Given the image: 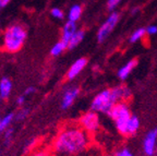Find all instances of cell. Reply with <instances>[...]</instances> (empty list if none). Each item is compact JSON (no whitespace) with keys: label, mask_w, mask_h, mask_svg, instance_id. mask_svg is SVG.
<instances>
[{"label":"cell","mask_w":157,"mask_h":156,"mask_svg":"<svg viewBox=\"0 0 157 156\" xmlns=\"http://www.w3.org/2000/svg\"><path fill=\"white\" fill-rule=\"evenodd\" d=\"M90 134L80 126H68L58 132L52 142V151L58 156L80 154L87 147Z\"/></svg>","instance_id":"obj_1"},{"label":"cell","mask_w":157,"mask_h":156,"mask_svg":"<svg viewBox=\"0 0 157 156\" xmlns=\"http://www.w3.org/2000/svg\"><path fill=\"white\" fill-rule=\"evenodd\" d=\"M27 37L26 29L20 24L9 26L3 33V48L8 53H17L21 50Z\"/></svg>","instance_id":"obj_2"},{"label":"cell","mask_w":157,"mask_h":156,"mask_svg":"<svg viewBox=\"0 0 157 156\" xmlns=\"http://www.w3.org/2000/svg\"><path fill=\"white\" fill-rule=\"evenodd\" d=\"M113 121L116 122V127L121 134H124L127 131V124L131 118V112L127 104L123 102H119L113 106L109 112L107 114Z\"/></svg>","instance_id":"obj_3"},{"label":"cell","mask_w":157,"mask_h":156,"mask_svg":"<svg viewBox=\"0 0 157 156\" xmlns=\"http://www.w3.org/2000/svg\"><path fill=\"white\" fill-rule=\"evenodd\" d=\"M115 104H117V103L113 100V95H111V90H104L94 97L91 105V109L96 112L101 111L108 114Z\"/></svg>","instance_id":"obj_4"},{"label":"cell","mask_w":157,"mask_h":156,"mask_svg":"<svg viewBox=\"0 0 157 156\" xmlns=\"http://www.w3.org/2000/svg\"><path fill=\"white\" fill-rule=\"evenodd\" d=\"M78 126L86 131L88 134L94 133L99 128V117L96 114V111L91 110V111L85 112L84 115L81 116L78 120Z\"/></svg>","instance_id":"obj_5"},{"label":"cell","mask_w":157,"mask_h":156,"mask_svg":"<svg viewBox=\"0 0 157 156\" xmlns=\"http://www.w3.org/2000/svg\"><path fill=\"white\" fill-rule=\"evenodd\" d=\"M118 21H119V13L111 12L110 15L107 18V20L101 24V26L98 29L97 41H99V43H103V41L110 35V33L113 32L115 26L117 25Z\"/></svg>","instance_id":"obj_6"},{"label":"cell","mask_w":157,"mask_h":156,"mask_svg":"<svg viewBox=\"0 0 157 156\" xmlns=\"http://www.w3.org/2000/svg\"><path fill=\"white\" fill-rule=\"evenodd\" d=\"M156 141H157V129L151 130L145 135L143 141V149L144 153L147 156H153L156 151Z\"/></svg>","instance_id":"obj_7"},{"label":"cell","mask_w":157,"mask_h":156,"mask_svg":"<svg viewBox=\"0 0 157 156\" xmlns=\"http://www.w3.org/2000/svg\"><path fill=\"white\" fill-rule=\"evenodd\" d=\"M78 93H80L78 86H69V88L64 91L63 95H62V99H61L62 109H68L69 107H71L72 104H73L74 100H75V98L78 97Z\"/></svg>","instance_id":"obj_8"},{"label":"cell","mask_w":157,"mask_h":156,"mask_svg":"<svg viewBox=\"0 0 157 156\" xmlns=\"http://www.w3.org/2000/svg\"><path fill=\"white\" fill-rule=\"evenodd\" d=\"M87 64V60L85 58H78V60H75L73 64H71V67L69 68L68 72H67V79L68 80H73L75 79L78 74L81 73L82 70L86 67Z\"/></svg>","instance_id":"obj_9"},{"label":"cell","mask_w":157,"mask_h":156,"mask_svg":"<svg viewBox=\"0 0 157 156\" xmlns=\"http://www.w3.org/2000/svg\"><path fill=\"white\" fill-rule=\"evenodd\" d=\"M76 24L75 22H72V21H68V22L64 24L63 29H62V36L61 41H63L64 43L69 45V41L71 39V37L73 36L76 33Z\"/></svg>","instance_id":"obj_10"},{"label":"cell","mask_w":157,"mask_h":156,"mask_svg":"<svg viewBox=\"0 0 157 156\" xmlns=\"http://www.w3.org/2000/svg\"><path fill=\"white\" fill-rule=\"evenodd\" d=\"M136 64H137L136 60H130L129 62H127L124 66H122L119 69V71H118V78L122 81L125 80L128 76H130V73L133 71V69L136 67Z\"/></svg>","instance_id":"obj_11"},{"label":"cell","mask_w":157,"mask_h":156,"mask_svg":"<svg viewBox=\"0 0 157 156\" xmlns=\"http://www.w3.org/2000/svg\"><path fill=\"white\" fill-rule=\"evenodd\" d=\"M12 91V82L8 78H2L0 80V95L2 99H7Z\"/></svg>","instance_id":"obj_12"},{"label":"cell","mask_w":157,"mask_h":156,"mask_svg":"<svg viewBox=\"0 0 157 156\" xmlns=\"http://www.w3.org/2000/svg\"><path fill=\"white\" fill-rule=\"evenodd\" d=\"M82 15V7L80 5H73L68 13V21H72V22H76L80 20Z\"/></svg>","instance_id":"obj_13"},{"label":"cell","mask_w":157,"mask_h":156,"mask_svg":"<svg viewBox=\"0 0 157 156\" xmlns=\"http://www.w3.org/2000/svg\"><path fill=\"white\" fill-rule=\"evenodd\" d=\"M140 128V120L135 116H131L130 120L127 124V131H125V135H130V134H134L137 131V129Z\"/></svg>","instance_id":"obj_14"},{"label":"cell","mask_w":157,"mask_h":156,"mask_svg":"<svg viewBox=\"0 0 157 156\" xmlns=\"http://www.w3.org/2000/svg\"><path fill=\"white\" fill-rule=\"evenodd\" d=\"M84 35H85V33H84L83 29H78V31H76V33L71 37V39H70V41H69L68 48L69 49L75 48V47L78 46V45L80 44L82 41H83Z\"/></svg>","instance_id":"obj_15"},{"label":"cell","mask_w":157,"mask_h":156,"mask_svg":"<svg viewBox=\"0 0 157 156\" xmlns=\"http://www.w3.org/2000/svg\"><path fill=\"white\" fill-rule=\"evenodd\" d=\"M67 48H68V44L60 39V41H57L56 44L52 47V49H50V55L54 57H58V56H60Z\"/></svg>","instance_id":"obj_16"},{"label":"cell","mask_w":157,"mask_h":156,"mask_svg":"<svg viewBox=\"0 0 157 156\" xmlns=\"http://www.w3.org/2000/svg\"><path fill=\"white\" fill-rule=\"evenodd\" d=\"M14 117L15 115L13 112H9L8 115L3 116L2 118H0V133H2V132H5L8 129V127L11 124V122H12Z\"/></svg>","instance_id":"obj_17"},{"label":"cell","mask_w":157,"mask_h":156,"mask_svg":"<svg viewBox=\"0 0 157 156\" xmlns=\"http://www.w3.org/2000/svg\"><path fill=\"white\" fill-rule=\"evenodd\" d=\"M145 34H146V29H137L136 31H134V32L131 34L130 38H129V41H130V43H136V41H141V39L143 38V37L145 36Z\"/></svg>","instance_id":"obj_18"},{"label":"cell","mask_w":157,"mask_h":156,"mask_svg":"<svg viewBox=\"0 0 157 156\" xmlns=\"http://www.w3.org/2000/svg\"><path fill=\"white\" fill-rule=\"evenodd\" d=\"M50 14L52 15V18L58 20H62L64 18V13L60 8H52V11H50Z\"/></svg>","instance_id":"obj_19"},{"label":"cell","mask_w":157,"mask_h":156,"mask_svg":"<svg viewBox=\"0 0 157 156\" xmlns=\"http://www.w3.org/2000/svg\"><path fill=\"white\" fill-rule=\"evenodd\" d=\"M27 114H29V109H27V108H23V109H21L19 112H17V115H15V118H17V120L21 121V120L25 119V117L27 116Z\"/></svg>","instance_id":"obj_20"},{"label":"cell","mask_w":157,"mask_h":156,"mask_svg":"<svg viewBox=\"0 0 157 156\" xmlns=\"http://www.w3.org/2000/svg\"><path fill=\"white\" fill-rule=\"evenodd\" d=\"M27 156H50V154L46 150H36V151H33Z\"/></svg>","instance_id":"obj_21"},{"label":"cell","mask_w":157,"mask_h":156,"mask_svg":"<svg viewBox=\"0 0 157 156\" xmlns=\"http://www.w3.org/2000/svg\"><path fill=\"white\" fill-rule=\"evenodd\" d=\"M121 0H108L107 1V7L109 10H113L116 7H117L119 3H120Z\"/></svg>","instance_id":"obj_22"},{"label":"cell","mask_w":157,"mask_h":156,"mask_svg":"<svg viewBox=\"0 0 157 156\" xmlns=\"http://www.w3.org/2000/svg\"><path fill=\"white\" fill-rule=\"evenodd\" d=\"M115 156H133V154H132V152H131L130 150L122 149V150H120L119 152H117V154H116Z\"/></svg>","instance_id":"obj_23"},{"label":"cell","mask_w":157,"mask_h":156,"mask_svg":"<svg viewBox=\"0 0 157 156\" xmlns=\"http://www.w3.org/2000/svg\"><path fill=\"white\" fill-rule=\"evenodd\" d=\"M146 33L148 35H155L157 34V26L156 25H150L146 27Z\"/></svg>","instance_id":"obj_24"},{"label":"cell","mask_w":157,"mask_h":156,"mask_svg":"<svg viewBox=\"0 0 157 156\" xmlns=\"http://www.w3.org/2000/svg\"><path fill=\"white\" fill-rule=\"evenodd\" d=\"M35 92V88H33V86H29V88H27L26 90L24 91V93H23V95L26 97V96L31 95V94H33V93Z\"/></svg>","instance_id":"obj_25"},{"label":"cell","mask_w":157,"mask_h":156,"mask_svg":"<svg viewBox=\"0 0 157 156\" xmlns=\"http://www.w3.org/2000/svg\"><path fill=\"white\" fill-rule=\"evenodd\" d=\"M24 103H25V96L22 94V95L19 96V97L17 98V105H23Z\"/></svg>","instance_id":"obj_26"},{"label":"cell","mask_w":157,"mask_h":156,"mask_svg":"<svg viewBox=\"0 0 157 156\" xmlns=\"http://www.w3.org/2000/svg\"><path fill=\"white\" fill-rule=\"evenodd\" d=\"M10 1H11V0H0V8L2 9V8L7 7L10 3Z\"/></svg>","instance_id":"obj_27"},{"label":"cell","mask_w":157,"mask_h":156,"mask_svg":"<svg viewBox=\"0 0 157 156\" xmlns=\"http://www.w3.org/2000/svg\"><path fill=\"white\" fill-rule=\"evenodd\" d=\"M12 132H13V130H12V129H8L7 131H6V138H7V139H9V138L11 137V134H12Z\"/></svg>","instance_id":"obj_28"},{"label":"cell","mask_w":157,"mask_h":156,"mask_svg":"<svg viewBox=\"0 0 157 156\" xmlns=\"http://www.w3.org/2000/svg\"><path fill=\"white\" fill-rule=\"evenodd\" d=\"M1 99H2V97H1V95H0V102H1Z\"/></svg>","instance_id":"obj_29"},{"label":"cell","mask_w":157,"mask_h":156,"mask_svg":"<svg viewBox=\"0 0 157 156\" xmlns=\"http://www.w3.org/2000/svg\"><path fill=\"white\" fill-rule=\"evenodd\" d=\"M0 9H1V8H0Z\"/></svg>","instance_id":"obj_30"}]
</instances>
